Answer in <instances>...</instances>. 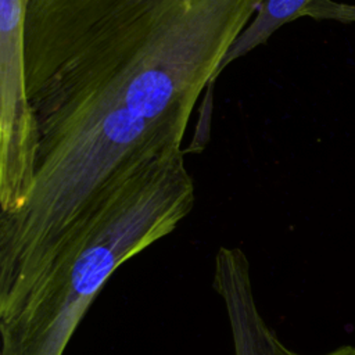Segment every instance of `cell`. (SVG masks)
Wrapping results in <instances>:
<instances>
[{
  "instance_id": "1",
  "label": "cell",
  "mask_w": 355,
  "mask_h": 355,
  "mask_svg": "<svg viewBox=\"0 0 355 355\" xmlns=\"http://www.w3.org/2000/svg\"><path fill=\"white\" fill-rule=\"evenodd\" d=\"M262 1L31 0L25 75L37 154L25 202L0 215L1 280L33 277L118 169L183 140Z\"/></svg>"
},
{
  "instance_id": "2",
  "label": "cell",
  "mask_w": 355,
  "mask_h": 355,
  "mask_svg": "<svg viewBox=\"0 0 355 355\" xmlns=\"http://www.w3.org/2000/svg\"><path fill=\"white\" fill-rule=\"evenodd\" d=\"M194 201L182 141L132 158L107 180L25 290L0 308V355H64L111 275L172 233Z\"/></svg>"
},
{
  "instance_id": "3",
  "label": "cell",
  "mask_w": 355,
  "mask_h": 355,
  "mask_svg": "<svg viewBox=\"0 0 355 355\" xmlns=\"http://www.w3.org/2000/svg\"><path fill=\"white\" fill-rule=\"evenodd\" d=\"M29 3L0 0V215L25 202L35 179L37 126L25 75Z\"/></svg>"
},
{
  "instance_id": "4",
  "label": "cell",
  "mask_w": 355,
  "mask_h": 355,
  "mask_svg": "<svg viewBox=\"0 0 355 355\" xmlns=\"http://www.w3.org/2000/svg\"><path fill=\"white\" fill-rule=\"evenodd\" d=\"M214 288L220 297L234 355H304L286 347L258 308L250 262L239 247H220L215 255ZM320 355H355V345H341Z\"/></svg>"
},
{
  "instance_id": "5",
  "label": "cell",
  "mask_w": 355,
  "mask_h": 355,
  "mask_svg": "<svg viewBox=\"0 0 355 355\" xmlns=\"http://www.w3.org/2000/svg\"><path fill=\"white\" fill-rule=\"evenodd\" d=\"M312 0H263L251 22L240 33L220 62L216 71V78L229 64L247 55L255 47L265 44L269 37L284 24L300 18V12Z\"/></svg>"
},
{
  "instance_id": "6",
  "label": "cell",
  "mask_w": 355,
  "mask_h": 355,
  "mask_svg": "<svg viewBox=\"0 0 355 355\" xmlns=\"http://www.w3.org/2000/svg\"><path fill=\"white\" fill-rule=\"evenodd\" d=\"M301 17L312 19H334L338 22H355V6L334 0H312L301 12Z\"/></svg>"
}]
</instances>
